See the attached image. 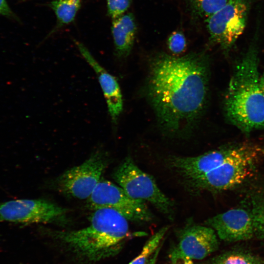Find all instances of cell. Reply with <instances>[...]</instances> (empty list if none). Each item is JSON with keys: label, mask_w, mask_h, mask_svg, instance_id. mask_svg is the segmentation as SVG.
I'll return each mask as SVG.
<instances>
[{"label": "cell", "mask_w": 264, "mask_h": 264, "mask_svg": "<svg viewBox=\"0 0 264 264\" xmlns=\"http://www.w3.org/2000/svg\"><path fill=\"white\" fill-rule=\"evenodd\" d=\"M81 1V0H53L50 3L59 27L68 24L74 20L80 8Z\"/></svg>", "instance_id": "cell-16"}, {"label": "cell", "mask_w": 264, "mask_h": 264, "mask_svg": "<svg viewBox=\"0 0 264 264\" xmlns=\"http://www.w3.org/2000/svg\"><path fill=\"white\" fill-rule=\"evenodd\" d=\"M113 178L131 198L151 203L170 220H173L174 203L158 188L154 178L126 157L116 168Z\"/></svg>", "instance_id": "cell-5"}, {"label": "cell", "mask_w": 264, "mask_h": 264, "mask_svg": "<svg viewBox=\"0 0 264 264\" xmlns=\"http://www.w3.org/2000/svg\"><path fill=\"white\" fill-rule=\"evenodd\" d=\"M131 0H107L109 15L112 20L124 15L129 8Z\"/></svg>", "instance_id": "cell-20"}, {"label": "cell", "mask_w": 264, "mask_h": 264, "mask_svg": "<svg viewBox=\"0 0 264 264\" xmlns=\"http://www.w3.org/2000/svg\"><path fill=\"white\" fill-rule=\"evenodd\" d=\"M204 224L211 227L218 237L226 242L247 240L255 234L250 211L232 209L207 219Z\"/></svg>", "instance_id": "cell-11"}, {"label": "cell", "mask_w": 264, "mask_h": 264, "mask_svg": "<svg viewBox=\"0 0 264 264\" xmlns=\"http://www.w3.org/2000/svg\"><path fill=\"white\" fill-rule=\"evenodd\" d=\"M86 227L72 231H53L55 238L77 257L97 262L116 254L129 235L128 220L110 208L94 210Z\"/></svg>", "instance_id": "cell-3"}, {"label": "cell", "mask_w": 264, "mask_h": 264, "mask_svg": "<svg viewBox=\"0 0 264 264\" xmlns=\"http://www.w3.org/2000/svg\"><path fill=\"white\" fill-rule=\"evenodd\" d=\"M88 199L93 210L112 209L132 221L146 222L154 219L146 202L130 197L120 186L103 178Z\"/></svg>", "instance_id": "cell-7"}, {"label": "cell", "mask_w": 264, "mask_h": 264, "mask_svg": "<svg viewBox=\"0 0 264 264\" xmlns=\"http://www.w3.org/2000/svg\"><path fill=\"white\" fill-rule=\"evenodd\" d=\"M256 39L236 65L224 100L226 120L245 134L264 128V94L260 86Z\"/></svg>", "instance_id": "cell-2"}, {"label": "cell", "mask_w": 264, "mask_h": 264, "mask_svg": "<svg viewBox=\"0 0 264 264\" xmlns=\"http://www.w3.org/2000/svg\"><path fill=\"white\" fill-rule=\"evenodd\" d=\"M168 45L170 51L173 53H182L186 46V41L184 35L178 31L173 32L168 38Z\"/></svg>", "instance_id": "cell-21"}, {"label": "cell", "mask_w": 264, "mask_h": 264, "mask_svg": "<svg viewBox=\"0 0 264 264\" xmlns=\"http://www.w3.org/2000/svg\"><path fill=\"white\" fill-rule=\"evenodd\" d=\"M250 0H230L221 9L205 20L210 40L227 54L243 32Z\"/></svg>", "instance_id": "cell-6"}, {"label": "cell", "mask_w": 264, "mask_h": 264, "mask_svg": "<svg viewBox=\"0 0 264 264\" xmlns=\"http://www.w3.org/2000/svg\"><path fill=\"white\" fill-rule=\"evenodd\" d=\"M171 264H194L193 260L176 246L173 247L169 253Z\"/></svg>", "instance_id": "cell-22"}, {"label": "cell", "mask_w": 264, "mask_h": 264, "mask_svg": "<svg viewBox=\"0 0 264 264\" xmlns=\"http://www.w3.org/2000/svg\"><path fill=\"white\" fill-rule=\"evenodd\" d=\"M243 143L227 145L196 156L170 155L168 167L182 178L184 185L218 167L237 154Z\"/></svg>", "instance_id": "cell-10"}, {"label": "cell", "mask_w": 264, "mask_h": 264, "mask_svg": "<svg viewBox=\"0 0 264 264\" xmlns=\"http://www.w3.org/2000/svg\"><path fill=\"white\" fill-rule=\"evenodd\" d=\"M251 205L255 234L264 241V194L253 198Z\"/></svg>", "instance_id": "cell-19"}, {"label": "cell", "mask_w": 264, "mask_h": 264, "mask_svg": "<svg viewBox=\"0 0 264 264\" xmlns=\"http://www.w3.org/2000/svg\"><path fill=\"white\" fill-rule=\"evenodd\" d=\"M108 164L107 155L103 151H97L80 165L62 174L57 180L58 187L69 197L88 199L101 179Z\"/></svg>", "instance_id": "cell-8"}, {"label": "cell", "mask_w": 264, "mask_h": 264, "mask_svg": "<svg viewBox=\"0 0 264 264\" xmlns=\"http://www.w3.org/2000/svg\"><path fill=\"white\" fill-rule=\"evenodd\" d=\"M67 210L42 199H20L0 203V221L50 223L64 219Z\"/></svg>", "instance_id": "cell-9"}, {"label": "cell", "mask_w": 264, "mask_h": 264, "mask_svg": "<svg viewBox=\"0 0 264 264\" xmlns=\"http://www.w3.org/2000/svg\"><path fill=\"white\" fill-rule=\"evenodd\" d=\"M75 43L82 56L96 74L108 106L112 122L116 124L123 110V99L118 83L94 58L81 43Z\"/></svg>", "instance_id": "cell-13"}, {"label": "cell", "mask_w": 264, "mask_h": 264, "mask_svg": "<svg viewBox=\"0 0 264 264\" xmlns=\"http://www.w3.org/2000/svg\"><path fill=\"white\" fill-rule=\"evenodd\" d=\"M161 245L155 250L153 255L151 256L147 264H156L157 258L160 250Z\"/></svg>", "instance_id": "cell-24"}, {"label": "cell", "mask_w": 264, "mask_h": 264, "mask_svg": "<svg viewBox=\"0 0 264 264\" xmlns=\"http://www.w3.org/2000/svg\"><path fill=\"white\" fill-rule=\"evenodd\" d=\"M0 14L7 16L12 15V12L5 0H0Z\"/></svg>", "instance_id": "cell-23"}, {"label": "cell", "mask_w": 264, "mask_h": 264, "mask_svg": "<svg viewBox=\"0 0 264 264\" xmlns=\"http://www.w3.org/2000/svg\"><path fill=\"white\" fill-rule=\"evenodd\" d=\"M209 72L203 52L179 57L161 53L151 59L146 93L165 135L183 138L193 131L206 105Z\"/></svg>", "instance_id": "cell-1"}, {"label": "cell", "mask_w": 264, "mask_h": 264, "mask_svg": "<svg viewBox=\"0 0 264 264\" xmlns=\"http://www.w3.org/2000/svg\"><path fill=\"white\" fill-rule=\"evenodd\" d=\"M260 86L261 90L264 94V71L260 77Z\"/></svg>", "instance_id": "cell-25"}, {"label": "cell", "mask_w": 264, "mask_h": 264, "mask_svg": "<svg viewBox=\"0 0 264 264\" xmlns=\"http://www.w3.org/2000/svg\"><path fill=\"white\" fill-rule=\"evenodd\" d=\"M198 264H264V262L247 251L235 250L225 252Z\"/></svg>", "instance_id": "cell-15"}, {"label": "cell", "mask_w": 264, "mask_h": 264, "mask_svg": "<svg viewBox=\"0 0 264 264\" xmlns=\"http://www.w3.org/2000/svg\"><path fill=\"white\" fill-rule=\"evenodd\" d=\"M264 155V147L243 142L237 154L185 187L196 195L204 191L217 192L232 188L252 175L256 164Z\"/></svg>", "instance_id": "cell-4"}, {"label": "cell", "mask_w": 264, "mask_h": 264, "mask_svg": "<svg viewBox=\"0 0 264 264\" xmlns=\"http://www.w3.org/2000/svg\"><path fill=\"white\" fill-rule=\"evenodd\" d=\"M168 227H164L153 236L146 243L140 254L128 264H147L151 256L160 246Z\"/></svg>", "instance_id": "cell-18"}, {"label": "cell", "mask_w": 264, "mask_h": 264, "mask_svg": "<svg viewBox=\"0 0 264 264\" xmlns=\"http://www.w3.org/2000/svg\"><path fill=\"white\" fill-rule=\"evenodd\" d=\"M177 247L192 260H202L219 248L215 230L208 226L189 222L178 230Z\"/></svg>", "instance_id": "cell-12"}, {"label": "cell", "mask_w": 264, "mask_h": 264, "mask_svg": "<svg viewBox=\"0 0 264 264\" xmlns=\"http://www.w3.org/2000/svg\"><path fill=\"white\" fill-rule=\"evenodd\" d=\"M137 31L136 24L132 13L124 14L113 19L111 32L116 56L127 57L132 48Z\"/></svg>", "instance_id": "cell-14"}, {"label": "cell", "mask_w": 264, "mask_h": 264, "mask_svg": "<svg viewBox=\"0 0 264 264\" xmlns=\"http://www.w3.org/2000/svg\"><path fill=\"white\" fill-rule=\"evenodd\" d=\"M192 17L206 20L224 7L230 0H186Z\"/></svg>", "instance_id": "cell-17"}]
</instances>
